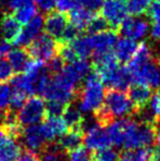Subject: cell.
Segmentation results:
<instances>
[{
    "label": "cell",
    "instance_id": "obj_1",
    "mask_svg": "<svg viewBox=\"0 0 160 161\" xmlns=\"http://www.w3.org/2000/svg\"><path fill=\"white\" fill-rule=\"evenodd\" d=\"M137 111L125 91L109 89L102 105L93 113V117L99 124L107 127L115 119L134 117Z\"/></svg>",
    "mask_w": 160,
    "mask_h": 161
},
{
    "label": "cell",
    "instance_id": "obj_2",
    "mask_svg": "<svg viewBox=\"0 0 160 161\" xmlns=\"http://www.w3.org/2000/svg\"><path fill=\"white\" fill-rule=\"evenodd\" d=\"M104 96V85L99 74L94 70L88 74L83 80V85L79 86L76 99L81 112L94 113L102 105Z\"/></svg>",
    "mask_w": 160,
    "mask_h": 161
},
{
    "label": "cell",
    "instance_id": "obj_3",
    "mask_svg": "<svg viewBox=\"0 0 160 161\" xmlns=\"http://www.w3.org/2000/svg\"><path fill=\"white\" fill-rule=\"evenodd\" d=\"M77 89L78 88L60 71L51 75V79L41 97H43L47 101H57L68 105L76 99Z\"/></svg>",
    "mask_w": 160,
    "mask_h": 161
},
{
    "label": "cell",
    "instance_id": "obj_4",
    "mask_svg": "<svg viewBox=\"0 0 160 161\" xmlns=\"http://www.w3.org/2000/svg\"><path fill=\"white\" fill-rule=\"evenodd\" d=\"M156 125L134 119L128 128L122 147L125 149L149 148L156 142Z\"/></svg>",
    "mask_w": 160,
    "mask_h": 161
},
{
    "label": "cell",
    "instance_id": "obj_5",
    "mask_svg": "<svg viewBox=\"0 0 160 161\" xmlns=\"http://www.w3.org/2000/svg\"><path fill=\"white\" fill-rule=\"evenodd\" d=\"M99 74L103 85L107 86L109 89L126 91L133 85L130 72L125 66H120L118 60L111 64L96 69Z\"/></svg>",
    "mask_w": 160,
    "mask_h": 161
},
{
    "label": "cell",
    "instance_id": "obj_6",
    "mask_svg": "<svg viewBox=\"0 0 160 161\" xmlns=\"http://www.w3.org/2000/svg\"><path fill=\"white\" fill-rule=\"evenodd\" d=\"M17 117L19 123L24 127L44 121L46 117L44 100L37 96L28 99L23 106L17 112Z\"/></svg>",
    "mask_w": 160,
    "mask_h": 161
},
{
    "label": "cell",
    "instance_id": "obj_7",
    "mask_svg": "<svg viewBox=\"0 0 160 161\" xmlns=\"http://www.w3.org/2000/svg\"><path fill=\"white\" fill-rule=\"evenodd\" d=\"M59 44L48 34H40L26 48L30 57L40 62H48L59 52Z\"/></svg>",
    "mask_w": 160,
    "mask_h": 161
},
{
    "label": "cell",
    "instance_id": "obj_8",
    "mask_svg": "<svg viewBox=\"0 0 160 161\" xmlns=\"http://www.w3.org/2000/svg\"><path fill=\"white\" fill-rule=\"evenodd\" d=\"M128 70L134 85L145 86L150 89H160V66L158 62H154V59H152Z\"/></svg>",
    "mask_w": 160,
    "mask_h": 161
},
{
    "label": "cell",
    "instance_id": "obj_9",
    "mask_svg": "<svg viewBox=\"0 0 160 161\" xmlns=\"http://www.w3.org/2000/svg\"><path fill=\"white\" fill-rule=\"evenodd\" d=\"M83 142L89 150L108 148L112 145L107 127L99 124L96 119L83 124Z\"/></svg>",
    "mask_w": 160,
    "mask_h": 161
},
{
    "label": "cell",
    "instance_id": "obj_10",
    "mask_svg": "<svg viewBox=\"0 0 160 161\" xmlns=\"http://www.w3.org/2000/svg\"><path fill=\"white\" fill-rule=\"evenodd\" d=\"M101 12L103 19L112 28H120L128 14L127 7L120 0H105L101 7Z\"/></svg>",
    "mask_w": 160,
    "mask_h": 161
},
{
    "label": "cell",
    "instance_id": "obj_11",
    "mask_svg": "<svg viewBox=\"0 0 160 161\" xmlns=\"http://www.w3.org/2000/svg\"><path fill=\"white\" fill-rule=\"evenodd\" d=\"M24 25H25L24 29H21L17 37L12 41L13 44L20 48L28 47L40 35L44 29V19L42 18V15L36 14Z\"/></svg>",
    "mask_w": 160,
    "mask_h": 161
},
{
    "label": "cell",
    "instance_id": "obj_12",
    "mask_svg": "<svg viewBox=\"0 0 160 161\" xmlns=\"http://www.w3.org/2000/svg\"><path fill=\"white\" fill-rule=\"evenodd\" d=\"M149 23L144 18L133 17L126 18L123 23L120 25L121 34L124 37L130 38V40L138 41L143 40L148 33H149Z\"/></svg>",
    "mask_w": 160,
    "mask_h": 161
},
{
    "label": "cell",
    "instance_id": "obj_13",
    "mask_svg": "<svg viewBox=\"0 0 160 161\" xmlns=\"http://www.w3.org/2000/svg\"><path fill=\"white\" fill-rule=\"evenodd\" d=\"M19 142H21L26 149L35 151V153H40L47 144L46 138L43 134L42 126L40 124L25 126L22 130Z\"/></svg>",
    "mask_w": 160,
    "mask_h": 161
},
{
    "label": "cell",
    "instance_id": "obj_14",
    "mask_svg": "<svg viewBox=\"0 0 160 161\" xmlns=\"http://www.w3.org/2000/svg\"><path fill=\"white\" fill-rule=\"evenodd\" d=\"M90 38H91L92 54L93 56H99L113 52L115 43L118 41V35L113 30L108 29L102 32L92 34Z\"/></svg>",
    "mask_w": 160,
    "mask_h": 161
},
{
    "label": "cell",
    "instance_id": "obj_15",
    "mask_svg": "<svg viewBox=\"0 0 160 161\" xmlns=\"http://www.w3.org/2000/svg\"><path fill=\"white\" fill-rule=\"evenodd\" d=\"M91 71V65L87 59H76L74 62L67 63L64 66L62 72L76 86L79 88L80 83L88 74Z\"/></svg>",
    "mask_w": 160,
    "mask_h": 161
},
{
    "label": "cell",
    "instance_id": "obj_16",
    "mask_svg": "<svg viewBox=\"0 0 160 161\" xmlns=\"http://www.w3.org/2000/svg\"><path fill=\"white\" fill-rule=\"evenodd\" d=\"M67 26H68V18L65 15V13L59 11L56 12L52 11L44 20V28L47 34L55 40H59Z\"/></svg>",
    "mask_w": 160,
    "mask_h": 161
},
{
    "label": "cell",
    "instance_id": "obj_17",
    "mask_svg": "<svg viewBox=\"0 0 160 161\" xmlns=\"http://www.w3.org/2000/svg\"><path fill=\"white\" fill-rule=\"evenodd\" d=\"M134 119L133 117H124V119H119L112 121L109 125L107 126V130L109 134V137L111 142L116 147L123 146L124 139L126 137V134L132 125Z\"/></svg>",
    "mask_w": 160,
    "mask_h": 161
},
{
    "label": "cell",
    "instance_id": "obj_18",
    "mask_svg": "<svg viewBox=\"0 0 160 161\" xmlns=\"http://www.w3.org/2000/svg\"><path fill=\"white\" fill-rule=\"evenodd\" d=\"M42 130L47 142L57 140L64 133H66L67 126L62 117L46 116L44 123L42 124Z\"/></svg>",
    "mask_w": 160,
    "mask_h": 161
},
{
    "label": "cell",
    "instance_id": "obj_19",
    "mask_svg": "<svg viewBox=\"0 0 160 161\" xmlns=\"http://www.w3.org/2000/svg\"><path fill=\"white\" fill-rule=\"evenodd\" d=\"M63 119H64L67 128H69L70 130L83 131V124H85L86 119L77 103L71 102L66 106L64 113H63Z\"/></svg>",
    "mask_w": 160,
    "mask_h": 161
},
{
    "label": "cell",
    "instance_id": "obj_20",
    "mask_svg": "<svg viewBox=\"0 0 160 161\" xmlns=\"http://www.w3.org/2000/svg\"><path fill=\"white\" fill-rule=\"evenodd\" d=\"M137 46L138 44L136 43V41L130 38L123 36L120 40H118L114 46V56L116 60L121 63H128L130 58L134 56Z\"/></svg>",
    "mask_w": 160,
    "mask_h": 161
},
{
    "label": "cell",
    "instance_id": "obj_21",
    "mask_svg": "<svg viewBox=\"0 0 160 161\" xmlns=\"http://www.w3.org/2000/svg\"><path fill=\"white\" fill-rule=\"evenodd\" d=\"M127 91H128L127 96L130 97V102L133 103V105L135 106L137 112L145 108L146 104L149 101L150 96H152L150 88L141 85H134V83L128 88Z\"/></svg>",
    "mask_w": 160,
    "mask_h": 161
},
{
    "label": "cell",
    "instance_id": "obj_22",
    "mask_svg": "<svg viewBox=\"0 0 160 161\" xmlns=\"http://www.w3.org/2000/svg\"><path fill=\"white\" fill-rule=\"evenodd\" d=\"M22 151V146L19 142L2 136L0 139V161H15Z\"/></svg>",
    "mask_w": 160,
    "mask_h": 161
},
{
    "label": "cell",
    "instance_id": "obj_23",
    "mask_svg": "<svg viewBox=\"0 0 160 161\" xmlns=\"http://www.w3.org/2000/svg\"><path fill=\"white\" fill-rule=\"evenodd\" d=\"M57 144L60 146L63 150H65L67 153L70 151L78 149L81 147L83 142V131L81 130H70L64 133L57 140Z\"/></svg>",
    "mask_w": 160,
    "mask_h": 161
},
{
    "label": "cell",
    "instance_id": "obj_24",
    "mask_svg": "<svg viewBox=\"0 0 160 161\" xmlns=\"http://www.w3.org/2000/svg\"><path fill=\"white\" fill-rule=\"evenodd\" d=\"M93 15L94 12L88 10V9L83 8L81 6H78L70 11L69 21H70V24L74 28L81 32L83 30H87L88 24H89L90 20L92 19Z\"/></svg>",
    "mask_w": 160,
    "mask_h": 161
},
{
    "label": "cell",
    "instance_id": "obj_25",
    "mask_svg": "<svg viewBox=\"0 0 160 161\" xmlns=\"http://www.w3.org/2000/svg\"><path fill=\"white\" fill-rule=\"evenodd\" d=\"M39 155L41 161H68V153L60 148L56 140L47 142Z\"/></svg>",
    "mask_w": 160,
    "mask_h": 161
},
{
    "label": "cell",
    "instance_id": "obj_26",
    "mask_svg": "<svg viewBox=\"0 0 160 161\" xmlns=\"http://www.w3.org/2000/svg\"><path fill=\"white\" fill-rule=\"evenodd\" d=\"M0 29H1L2 36L4 40L8 42H12L19 32L21 31V23L17 20V18L13 14H6L1 19V23H0Z\"/></svg>",
    "mask_w": 160,
    "mask_h": 161
},
{
    "label": "cell",
    "instance_id": "obj_27",
    "mask_svg": "<svg viewBox=\"0 0 160 161\" xmlns=\"http://www.w3.org/2000/svg\"><path fill=\"white\" fill-rule=\"evenodd\" d=\"M77 59H87L92 54V45L90 36H78L71 43H68Z\"/></svg>",
    "mask_w": 160,
    "mask_h": 161
},
{
    "label": "cell",
    "instance_id": "obj_28",
    "mask_svg": "<svg viewBox=\"0 0 160 161\" xmlns=\"http://www.w3.org/2000/svg\"><path fill=\"white\" fill-rule=\"evenodd\" d=\"M7 57H8L9 63L12 66L14 72H18V74L23 72L29 62L31 60L28 51H24L23 48H20V47L11 49Z\"/></svg>",
    "mask_w": 160,
    "mask_h": 161
},
{
    "label": "cell",
    "instance_id": "obj_29",
    "mask_svg": "<svg viewBox=\"0 0 160 161\" xmlns=\"http://www.w3.org/2000/svg\"><path fill=\"white\" fill-rule=\"evenodd\" d=\"M152 150L149 148L126 149L120 155V161H152Z\"/></svg>",
    "mask_w": 160,
    "mask_h": 161
},
{
    "label": "cell",
    "instance_id": "obj_30",
    "mask_svg": "<svg viewBox=\"0 0 160 161\" xmlns=\"http://www.w3.org/2000/svg\"><path fill=\"white\" fill-rule=\"evenodd\" d=\"M127 11L132 15L139 17L148 10L152 0H127Z\"/></svg>",
    "mask_w": 160,
    "mask_h": 161
},
{
    "label": "cell",
    "instance_id": "obj_31",
    "mask_svg": "<svg viewBox=\"0 0 160 161\" xmlns=\"http://www.w3.org/2000/svg\"><path fill=\"white\" fill-rule=\"evenodd\" d=\"M92 161H120V153L110 147L98 149L92 153Z\"/></svg>",
    "mask_w": 160,
    "mask_h": 161
},
{
    "label": "cell",
    "instance_id": "obj_32",
    "mask_svg": "<svg viewBox=\"0 0 160 161\" xmlns=\"http://www.w3.org/2000/svg\"><path fill=\"white\" fill-rule=\"evenodd\" d=\"M36 7L34 6V3H31L29 6H25L23 8L19 9L14 12V17L17 18V20L21 24H26L30 20H32L35 15L37 14L36 12Z\"/></svg>",
    "mask_w": 160,
    "mask_h": 161
},
{
    "label": "cell",
    "instance_id": "obj_33",
    "mask_svg": "<svg viewBox=\"0 0 160 161\" xmlns=\"http://www.w3.org/2000/svg\"><path fill=\"white\" fill-rule=\"evenodd\" d=\"M108 29H109V24L107 23V21L103 19L102 15L100 17V15H97L96 13H94V15L90 20L89 24L87 26L88 32H90L91 34L102 32V31L108 30Z\"/></svg>",
    "mask_w": 160,
    "mask_h": 161
},
{
    "label": "cell",
    "instance_id": "obj_34",
    "mask_svg": "<svg viewBox=\"0 0 160 161\" xmlns=\"http://www.w3.org/2000/svg\"><path fill=\"white\" fill-rule=\"evenodd\" d=\"M11 89L6 83H0V115H3L10 106Z\"/></svg>",
    "mask_w": 160,
    "mask_h": 161
},
{
    "label": "cell",
    "instance_id": "obj_35",
    "mask_svg": "<svg viewBox=\"0 0 160 161\" xmlns=\"http://www.w3.org/2000/svg\"><path fill=\"white\" fill-rule=\"evenodd\" d=\"M14 76V70L8 59L0 58V83H7Z\"/></svg>",
    "mask_w": 160,
    "mask_h": 161
},
{
    "label": "cell",
    "instance_id": "obj_36",
    "mask_svg": "<svg viewBox=\"0 0 160 161\" xmlns=\"http://www.w3.org/2000/svg\"><path fill=\"white\" fill-rule=\"evenodd\" d=\"M67 104H64L62 102L57 101H47L45 103V110H46V116H53V117H59L63 115Z\"/></svg>",
    "mask_w": 160,
    "mask_h": 161
},
{
    "label": "cell",
    "instance_id": "obj_37",
    "mask_svg": "<svg viewBox=\"0 0 160 161\" xmlns=\"http://www.w3.org/2000/svg\"><path fill=\"white\" fill-rule=\"evenodd\" d=\"M68 153L69 161H92V153H90L88 148L79 147Z\"/></svg>",
    "mask_w": 160,
    "mask_h": 161
},
{
    "label": "cell",
    "instance_id": "obj_38",
    "mask_svg": "<svg viewBox=\"0 0 160 161\" xmlns=\"http://www.w3.org/2000/svg\"><path fill=\"white\" fill-rule=\"evenodd\" d=\"M45 66H46V69H47V71L49 72V75H55L62 71L65 66V62L63 60V58L60 57L59 55H56L55 57H53L51 60H48L47 65H45Z\"/></svg>",
    "mask_w": 160,
    "mask_h": 161
},
{
    "label": "cell",
    "instance_id": "obj_39",
    "mask_svg": "<svg viewBox=\"0 0 160 161\" xmlns=\"http://www.w3.org/2000/svg\"><path fill=\"white\" fill-rule=\"evenodd\" d=\"M79 33L80 32L77 29L74 28L71 24H68V26L65 29L64 33L62 34V36H60V38L58 41H60L62 44H68V43L73 42L74 40H76L79 36Z\"/></svg>",
    "mask_w": 160,
    "mask_h": 161
},
{
    "label": "cell",
    "instance_id": "obj_40",
    "mask_svg": "<svg viewBox=\"0 0 160 161\" xmlns=\"http://www.w3.org/2000/svg\"><path fill=\"white\" fill-rule=\"evenodd\" d=\"M78 6H80V0H56V8L63 13L70 12Z\"/></svg>",
    "mask_w": 160,
    "mask_h": 161
},
{
    "label": "cell",
    "instance_id": "obj_41",
    "mask_svg": "<svg viewBox=\"0 0 160 161\" xmlns=\"http://www.w3.org/2000/svg\"><path fill=\"white\" fill-rule=\"evenodd\" d=\"M33 3L40 11L44 13H49L56 7V0H33Z\"/></svg>",
    "mask_w": 160,
    "mask_h": 161
},
{
    "label": "cell",
    "instance_id": "obj_42",
    "mask_svg": "<svg viewBox=\"0 0 160 161\" xmlns=\"http://www.w3.org/2000/svg\"><path fill=\"white\" fill-rule=\"evenodd\" d=\"M147 12L149 19L154 23H160V1L156 0V2L150 4Z\"/></svg>",
    "mask_w": 160,
    "mask_h": 161
},
{
    "label": "cell",
    "instance_id": "obj_43",
    "mask_svg": "<svg viewBox=\"0 0 160 161\" xmlns=\"http://www.w3.org/2000/svg\"><path fill=\"white\" fill-rule=\"evenodd\" d=\"M104 0H80V6L88 10L96 12L99 9H101Z\"/></svg>",
    "mask_w": 160,
    "mask_h": 161
},
{
    "label": "cell",
    "instance_id": "obj_44",
    "mask_svg": "<svg viewBox=\"0 0 160 161\" xmlns=\"http://www.w3.org/2000/svg\"><path fill=\"white\" fill-rule=\"evenodd\" d=\"M15 161H41V159L39 153L25 149V150L21 151V153H20Z\"/></svg>",
    "mask_w": 160,
    "mask_h": 161
},
{
    "label": "cell",
    "instance_id": "obj_45",
    "mask_svg": "<svg viewBox=\"0 0 160 161\" xmlns=\"http://www.w3.org/2000/svg\"><path fill=\"white\" fill-rule=\"evenodd\" d=\"M33 3V0H7V4H8V8L11 11L15 12L19 9L23 8L25 6Z\"/></svg>",
    "mask_w": 160,
    "mask_h": 161
},
{
    "label": "cell",
    "instance_id": "obj_46",
    "mask_svg": "<svg viewBox=\"0 0 160 161\" xmlns=\"http://www.w3.org/2000/svg\"><path fill=\"white\" fill-rule=\"evenodd\" d=\"M10 51H11L10 43L6 40L0 41V58L7 57V55H8Z\"/></svg>",
    "mask_w": 160,
    "mask_h": 161
},
{
    "label": "cell",
    "instance_id": "obj_47",
    "mask_svg": "<svg viewBox=\"0 0 160 161\" xmlns=\"http://www.w3.org/2000/svg\"><path fill=\"white\" fill-rule=\"evenodd\" d=\"M149 33L152 40L160 41V23H154L149 29Z\"/></svg>",
    "mask_w": 160,
    "mask_h": 161
},
{
    "label": "cell",
    "instance_id": "obj_48",
    "mask_svg": "<svg viewBox=\"0 0 160 161\" xmlns=\"http://www.w3.org/2000/svg\"><path fill=\"white\" fill-rule=\"evenodd\" d=\"M156 127H157V131H156V142H155L156 147L155 148L160 150V126H156Z\"/></svg>",
    "mask_w": 160,
    "mask_h": 161
},
{
    "label": "cell",
    "instance_id": "obj_49",
    "mask_svg": "<svg viewBox=\"0 0 160 161\" xmlns=\"http://www.w3.org/2000/svg\"><path fill=\"white\" fill-rule=\"evenodd\" d=\"M2 136H3V134H2V133H1V130H0V139L2 138Z\"/></svg>",
    "mask_w": 160,
    "mask_h": 161
},
{
    "label": "cell",
    "instance_id": "obj_50",
    "mask_svg": "<svg viewBox=\"0 0 160 161\" xmlns=\"http://www.w3.org/2000/svg\"><path fill=\"white\" fill-rule=\"evenodd\" d=\"M158 63H160V56H159V58H158V60H157Z\"/></svg>",
    "mask_w": 160,
    "mask_h": 161
},
{
    "label": "cell",
    "instance_id": "obj_51",
    "mask_svg": "<svg viewBox=\"0 0 160 161\" xmlns=\"http://www.w3.org/2000/svg\"><path fill=\"white\" fill-rule=\"evenodd\" d=\"M120 1H123L124 2V1H127V0H120Z\"/></svg>",
    "mask_w": 160,
    "mask_h": 161
},
{
    "label": "cell",
    "instance_id": "obj_52",
    "mask_svg": "<svg viewBox=\"0 0 160 161\" xmlns=\"http://www.w3.org/2000/svg\"><path fill=\"white\" fill-rule=\"evenodd\" d=\"M158 64H159V66H160V63H158Z\"/></svg>",
    "mask_w": 160,
    "mask_h": 161
},
{
    "label": "cell",
    "instance_id": "obj_53",
    "mask_svg": "<svg viewBox=\"0 0 160 161\" xmlns=\"http://www.w3.org/2000/svg\"><path fill=\"white\" fill-rule=\"evenodd\" d=\"M158 1H160V0H158Z\"/></svg>",
    "mask_w": 160,
    "mask_h": 161
}]
</instances>
